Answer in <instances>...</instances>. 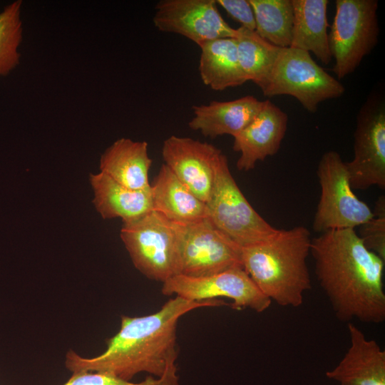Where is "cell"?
I'll list each match as a JSON object with an SVG mask.
<instances>
[{
	"label": "cell",
	"instance_id": "30bf717a",
	"mask_svg": "<svg viewBox=\"0 0 385 385\" xmlns=\"http://www.w3.org/2000/svg\"><path fill=\"white\" fill-rule=\"evenodd\" d=\"M161 292L194 302L225 297L232 301V309H250L257 313L267 310L272 303L242 267L202 277L175 275L163 283Z\"/></svg>",
	"mask_w": 385,
	"mask_h": 385
},
{
	"label": "cell",
	"instance_id": "277c9868",
	"mask_svg": "<svg viewBox=\"0 0 385 385\" xmlns=\"http://www.w3.org/2000/svg\"><path fill=\"white\" fill-rule=\"evenodd\" d=\"M179 229L180 224L152 210L123 222L120 235L135 267L163 283L178 274Z\"/></svg>",
	"mask_w": 385,
	"mask_h": 385
},
{
	"label": "cell",
	"instance_id": "7a4b0ae2",
	"mask_svg": "<svg viewBox=\"0 0 385 385\" xmlns=\"http://www.w3.org/2000/svg\"><path fill=\"white\" fill-rule=\"evenodd\" d=\"M310 255L337 319L385 320V260L364 245L355 229L329 230L312 238Z\"/></svg>",
	"mask_w": 385,
	"mask_h": 385
},
{
	"label": "cell",
	"instance_id": "7402d4cb",
	"mask_svg": "<svg viewBox=\"0 0 385 385\" xmlns=\"http://www.w3.org/2000/svg\"><path fill=\"white\" fill-rule=\"evenodd\" d=\"M237 53L241 68L247 81L262 91L267 86L282 48L261 38L255 31L237 29Z\"/></svg>",
	"mask_w": 385,
	"mask_h": 385
},
{
	"label": "cell",
	"instance_id": "d4e9b609",
	"mask_svg": "<svg viewBox=\"0 0 385 385\" xmlns=\"http://www.w3.org/2000/svg\"><path fill=\"white\" fill-rule=\"evenodd\" d=\"M372 217L360 227L358 234L364 245L385 260V198L381 196L372 210Z\"/></svg>",
	"mask_w": 385,
	"mask_h": 385
},
{
	"label": "cell",
	"instance_id": "9a60e30c",
	"mask_svg": "<svg viewBox=\"0 0 385 385\" xmlns=\"http://www.w3.org/2000/svg\"><path fill=\"white\" fill-rule=\"evenodd\" d=\"M347 328L349 347L327 378L340 385H385V351L353 323Z\"/></svg>",
	"mask_w": 385,
	"mask_h": 385
},
{
	"label": "cell",
	"instance_id": "44dd1931",
	"mask_svg": "<svg viewBox=\"0 0 385 385\" xmlns=\"http://www.w3.org/2000/svg\"><path fill=\"white\" fill-rule=\"evenodd\" d=\"M200 48L199 72L205 85L222 91L247 81L239 62L235 38L212 40Z\"/></svg>",
	"mask_w": 385,
	"mask_h": 385
},
{
	"label": "cell",
	"instance_id": "4fadbf2b",
	"mask_svg": "<svg viewBox=\"0 0 385 385\" xmlns=\"http://www.w3.org/2000/svg\"><path fill=\"white\" fill-rule=\"evenodd\" d=\"M223 155L215 145L188 137L171 135L162 147L164 164L205 203L210 197L216 168Z\"/></svg>",
	"mask_w": 385,
	"mask_h": 385
},
{
	"label": "cell",
	"instance_id": "3957f363",
	"mask_svg": "<svg viewBox=\"0 0 385 385\" xmlns=\"http://www.w3.org/2000/svg\"><path fill=\"white\" fill-rule=\"evenodd\" d=\"M311 242L303 225L279 230L267 240L242 247V268L272 302L299 307L312 287L307 264Z\"/></svg>",
	"mask_w": 385,
	"mask_h": 385
},
{
	"label": "cell",
	"instance_id": "4316f807",
	"mask_svg": "<svg viewBox=\"0 0 385 385\" xmlns=\"http://www.w3.org/2000/svg\"><path fill=\"white\" fill-rule=\"evenodd\" d=\"M216 2L241 26L255 31L254 12L249 0H217Z\"/></svg>",
	"mask_w": 385,
	"mask_h": 385
},
{
	"label": "cell",
	"instance_id": "ba28073f",
	"mask_svg": "<svg viewBox=\"0 0 385 385\" xmlns=\"http://www.w3.org/2000/svg\"><path fill=\"white\" fill-rule=\"evenodd\" d=\"M344 86L330 76L312 58L309 52L282 48L264 96L289 95L297 98L309 112L315 113L318 105L343 95Z\"/></svg>",
	"mask_w": 385,
	"mask_h": 385
},
{
	"label": "cell",
	"instance_id": "cb8c5ba5",
	"mask_svg": "<svg viewBox=\"0 0 385 385\" xmlns=\"http://www.w3.org/2000/svg\"><path fill=\"white\" fill-rule=\"evenodd\" d=\"M22 1H15L0 12V76H6L19 63L22 40Z\"/></svg>",
	"mask_w": 385,
	"mask_h": 385
},
{
	"label": "cell",
	"instance_id": "8fae6325",
	"mask_svg": "<svg viewBox=\"0 0 385 385\" xmlns=\"http://www.w3.org/2000/svg\"><path fill=\"white\" fill-rule=\"evenodd\" d=\"M354 157L346 165L353 190L385 188V109L369 102L359 113L354 132Z\"/></svg>",
	"mask_w": 385,
	"mask_h": 385
},
{
	"label": "cell",
	"instance_id": "6da1fadb",
	"mask_svg": "<svg viewBox=\"0 0 385 385\" xmlns=\"http://www.w3.org/2000/svg\"><path fill=\"white\" fill-rule=\"evenodd\" d=\"M222 305L230 306L220 299L194 302L174 297L154 313L121 316L120 329L106 340L105 351L84 358L70 350L66 366L72 372L105 371L127 381L140 372L158 378L178 377L176 333L180 318L197 308Z\"/></svg>",
	"mask_w": 385,
	"mask_h": 385
},
{
	"label": "cell",
	"instance_id": "ac0fdd59",
	"mask_svg": "<svg viewBox=\"0 0 385 385\" xmlns=\"http://www.w3.org/2000/svg\"><path fill=\"white\" fill-rule=\"evenodd\" d=\"M93 204L103 219H137L153 210L151 187L135 190L123 186L101 172L91 174Z\"/></svg>",
	"mask_w": 385,
	"mask_h": 385
},
{
	"label": "cell",
	"instance_id": "5b68a950",
	"mask_svg": "<svg viewBox=\"0 0 385 385\" xmlns=\"http://www.w3.org/2000/svg\"><path fill=\"white\" fill-rule=\"evenodd\" d=\"M206 217L241 247L272 237L278 229L267 222L250 205L232 177L223 155L215 171Z\"/></svg>",
	"mask_w": 385,
	"mask_h": 385
},
{
	"label": "cell",
	"instance_id": "8992f818",
	"mask_svg": "<svg viewBox=\"0 0 385 385\" xmlns=\"http://www.w3.org/2000/svg\"><path fill=\"white\" fill-rule=\"evenodd\" d=\"M317 174L321 195L312 224L316 232L355 229L372 217V210L355 195L346 162L337 151L323 154Z\"/></svg>",
	"mask_w": 385,
	"mask_h": 385
},
{
	"label": "cell",
	"instance_id": "603a6c76",
	"mask_svg": "<svg viewBox=\"0 0 385 385\" xmlns=\"http://www.w3.org/2000/svg\"><path fill=\"white\" fill-rule=\"evenodd\" d=\"M249 2L254 12L255 32L276 46L289 47L294 21L292 0H249Z\"/></svg>",
	"mask_w": 385,
	"mask_h": 385
},
{
	"label": "cell",
	"instance_id": "9c48e42d",
	"mask_svg": "<svg viewBox=\"0 0 385 385\" xmlns=\"http://www.w3.org/2000/svg\"><path fill=\"white\" fill-rule=\"evenodd\" d=\"M241 249L207 217L180 224L177 275L202 277L242 267Z\"/></svg>",
	"mask_w": 385,
	"mask_h": 385
},
{
	"label": "cell",
	"instance_id": "5bb4252c",
	"mask_svg": "<svg viewBox=\"0 0 385 385\" xmlns=\"http://www.w3.org/2000/svg\"><path fill=\"white\" fill-rule=\"evenodd\" d=\"M288 117L270 101L263 105L254 119L234 138L232 148L240 153L237 168L252 170L258 161L277 153L285 135Z\"/></svg>",
	"mask_w": 385,
	"mask_h": 385
},
{
	"label": "cell",
	"instance_id": "d6986e66",
	"mask_svg": "<svg viewBox=\"0 0 385 385\" xmlns=\"http://www.w3.org/2000/svg\"><path fill=\"white\" fill-rule=\"evenodd\" d=\"M151 186L153 210L173 222L188 224L206 217V204L197 198L165 164Z\"/></svg>",
	"mask_w": 385,
	"mask_h": 385
},
{
	"label": "cell",
	"instance_id": "2e32d148",
	"mask_svg": "<svg viewBox=\"0 0 385 385\" xmlns=\"http://www.w3.org/2000/svg\"><path fill=\"white\" fill-rule=\"evenodd\" d=\"M262 105L263 101L246 96L232 101H213L207 105L194 106V116L188 125L206 137H235L254 119Z\"/></svg>",
	"mask_w": 385,
	"mask_h": 385
},
{
	"label": "cell",
	"instance_id": "7c38bea8",
	"mask_svg": "<svg viewBox=\"0 0 385 385\" xmlns=\"http://www.w3.org/2000/svg\"><path fill=\"white\" fill-rule=\"evenodd\" d=\"M153 22L159 31L182 35L199 46L237 36V29L219 12L216 0H160L155 6Z\"/></svg>",
	"mask_w": 385,
	"mask_h": 385
},
{
	"label": "cell",
	"instance_id": "52a82bcc",
	"mask_svg": "<svg viewBox=\"0 0 385 385\" xmlns=\"http://www.w3.org/2000/svg\"><path fill=\"white\" fill-rule=\"evenodd\" d=\"M336 13L328 34L333 71L343 78L355 71L377 43L376 0H337Z\"/></svg>",
	"mask_w": 385,
	"mask_h": 385
},
{
	"label": "cell",
	"instance_id": "e0dca14e",
	"mask_svg": "<svg viewBox=\"0 0 385 385\" xmlns=\"http://www.w3.org/2000/svg\"><path fill=\"white\" fill-rule=\"evenodd\" d=\"M145 141L121 138L101 155L100 172L119 184L135 190L150 188L149 170L152 160Z\"/></svg>",
	"mask_w": 385,
	"mask_h": 385
},
{
	"label": "cell",
	"instance_id": "ffe728a7",
	"mask_svg": "<svg viewBox=\"0 0 385 385\" xmlns=\"http://www.w3.org/2000/svg\"><path fill=\"white\" fill-rule=\"evenodd\" d=\"M294 11L289 47L312 52L324 64L332 57L329 51L327 0H292Z\"/></svg>",
	"mask_w": 385,
	"mask_h": 385
},
{
	"label": "cell",
	"instance_id": "484cf974",
	"mask_svg": "<svg viewBox=\"0 0 385 385\" xmlns=\"http://www.w3.org/2000/svg\"><path fill=\"white\" fill-rule=\"evenodd\" d=\"M62 385H180L178 377L148 376L141 382L124 380L105 371H81L73 372L71 378Z\"/></svg>",
	"mask_w": 385,
	"mask_h": 385
}]
</instances>
